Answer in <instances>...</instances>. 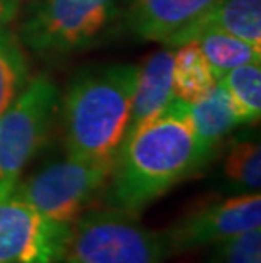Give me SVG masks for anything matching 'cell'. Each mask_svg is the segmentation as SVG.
<instances>
[{"mask_svg": "<svg viewBox=\"0 0 261 263\" xmlns=\"http://www.w3.org/2000/svg\"><path fill=\"white\" fill-rule=\"evenodd\" d=\"M122 0H34L17 37L43 57L78 51L101 37L117 17Z\"/></svg>", "mask_w": 261, "mask_h": 263, "instance_id": "277c9868", "label": "cell"}, {"mask_svg": "<svg viewBox=\"0 0 261 263\" xmlns=\"http://www.w3.org/2000/svg\"><path fill=\"white\" fill-rule=\"evenodd\" d=\"M173 99V49L166 46L154 51L139 66L127 134L159 114Z\"/></svg>", "mask_w": 261, "mask_h": 263, "instance_id": "30bf717a", "label": "cell"}, {"mask_svg": "<svg viewBox=\"0 0 261 263\" xmlns=\"http://www.w3.org/2000/svg\"><path fill=\"white\" fill-rule=\"evenodd\" d=\"M224 175L232 187L246 192H258L261 185V149L253 139L232 143L224 160Z\"/></svg>", "mask_w": 261, "mask_h": 263, "instance_id": "e0dca14e", "label": "cell"}, {"mask_svg": "<svg viewBox=\"0 0 261 263\" xmlns=\"http://www.w3.org/2000/svg\"><path fill=\"white\" fill-rule=\"evenodd\" d=\"M226 88L241 124H253L261 116V68L248 63L226 71L219 80Z\"/></svg>", "mask_w": 261, "mask_h": 263, "instance_id": "9a60e30c", "label": "cell"}, {"mask_svg": "<svg viewBox=\"0 0 261 263\" xmlns=\"http://www.w3.org/2000/svg\"><path fill=\"white\" fill-rule=\"evenodd\" d=\"M205 29L224 31L261 49V0H222L188 32L185 43L195 41Z\"/></svg>", "mask_w": 261, "mask_h": 263, "instance_id": "7c38bea8", "label": "cell"}, {"mask_svg": "<svg viewBox=\"0 0 261 263\" xmlns=\"http://www.w3.org/2000/svg\"><path fill=\"white\" fill-rule=\"evenodd\" d=\"M214 263H261V231L249 229L215 243Z\"/></svg>", "mask_w": 261, "mask_h": 263, "instance_id": "ac0fdd59", "label": "cell"}, {"mask_svg": "<svg viewBox=\"0 0 261 263\" xmlns=\"http://www.w3.org/2000/svg\"><path fill=\"white\" fill-rule=\"evenodd\" d=\"M215 78H219L236 66L259 63L261 49L241 41L236 36L219 29H205L195 37Z\"/></svg>", "mask_w": 261, "mask_h": 263, "instance_id": "5bb4252c", "label": "cell"}, {"mask_svg": "<svg viewBox=\"0 0 261 263\" xmlns=\"http://www.w3.org/2000/svg\"><path fill=\"white\" fill-rule=\"evenodd\" d=\"M110 172L109 166L68 156L19 180L14 194L48 221L71 226L105 190Z\"/></svg>", "mask_w": 261, "mask_h": 263, "instance_id": "8992f818", "label": "cell"}, {"mask_svg": "<svg viewBox=\"0 0 261 263\" xmlns=\"http://www.w3.org/2000/svg\"><path fill=\"white\" fill-rule=\"evenodd\" d=\"M71 226L48 221L19 195H0V263H59Z\"/></svg>", "mask_w": 261, "mask_h": 263, "instance_id": "52a82bcc", "label": "cell"}, {"mask_svg": "<svg viewBox=\"0 0 261 263\" xmlns=\"http://www.w3.org/2000/svg\"><path fill=\"white\" fill-rule=\"evenodd\" d=\"M170 255L165 231L148 229L137 216L107 207L87 211L71 224L65 258L71 263H161Z\"/></svg>", "mask_w": 261, "mask_h": 263, "instance_id": "3957f363", "label": "cell"}, {"mask_svg": "<svg viewBox=\"0 0 261 263\" xmlns=\"http://www.w3.org/2000/svg\"><path fill=\"white\" fill-rule=\"evenodd\" d=\"M68 263H71V261H68Z\"/></svg>", "mask_w": 261, "mask_h": 263, "instance_id": "44dd1931", "label": "cell"}, {"mask_svg": "<svg viewBox=\"0 0 261 263\" xmlns=\"http://www.w3.org/2000/svg\"><path fill=\"white\" fill-rule=\"evenodd\" d=\"M173 53V93L183 102L193 104L217 85L212 68L197 41L180 44Z\"/></svg>", "mask_w": 261, "mask_h": 263, "instance_id": "4fadbf2b", "label": "cell"}, {"mask_svg": "<svg viewBox=\"0 0 261 263\" xmlns=\"http://www.w3.org/2000/svg\"><path fill=\"white\" fill-rule=\"evenodd\" d=\"M139 66L107 65L76 77L61 100L66 153L112 168L127 134Z\"/></svg>", "mask_w": 261, "mask_h": 263, "instance_id": "7a4b0ae2", "label": "cell"}, {"mask_svg": "<svg viewBox=\"0 0 261 263\" xmlns=\"http://www.w3.org/2000/svg\"><path fill=\"white\" fill-rule=\"evenodd\" d=\"M222 0H131L127 26L137 37L180 46L187 36Z\"/></svg>", "mask_w": 261, "mask_h": 263, "instance_id": "9c48e42d", "label": "cell"}, {"mask_svg": "<svg viewBox=\"0 0 261 263\" xmlns=\"http://www.w3.org/2000/svg\"><path fill=\"white\" fill-rule=\"evenodd\" d=\"M22 0H0V32L9 29V26L19 15Z\"/></svg>", "mask_w": 261, "mask_h": 263, "instance_id": "d6986e66", "label": "cell"}, {"mask_svg": "<svg viewBox=\"0 0 261 263\" xmlns=\"http://www.w3.org/2000/svg\"><path fill=\"white\" fill-rule=\"evenodd\" d=\"M58 104L56 83L41 73L0 116V195L14 192L24 168L46 144Z\"/></svg>", "mask_w": 261, "mask_h": 263, "instance_id": "5b68a950", "label": "cell"}, {"mask_svg": "<svg viewBox=\"0 0 261 263\" xmlns=\"http://www.w3.org/2000/svg\"><path fill=\"white\" fill-rule=\"evenodd\" d=\"M188 107H190L197 144L200 148L205 163L209 165L227 134L234 131L241 124V121L226 88L219 82L207 95H204L197 102L188 104Z\"/></svg>", "mask_w": 261, "mask_h": 263, "instance_id": "8fae6325", "label": "cell"}, {"mask_svg": "<svg viewBox=\"0 0 261 263\" xmlns=\"http://www.w3.org/2000/svg\"><path fill=\"white\" fill-rule=\"evenodd\" d=\"M29 82V61L15 32H0V116Z\"/></svg>", "mask_w": 261, "mask_h": 263, "instance_id": "2e32d148", "label": "cell"}, {"mask_svg": "<svg viewBox=\"0 0 261 263\" xmlns=\"http://www.w3.org/2000/svg\"><path fill=\"white\" fill-rule=\"evenodd\" d=\"M29 2H34V0H29Z\"/></svg>", "mask_w": 261, "mask_h": 263, "instance_id": "ffe728a7", "label": "cell"}, {"mask_svg": "<svg viewBox=\"0 0 261 263\" xmlns=\"http://www.w3.org/2000/svg\"><path fill=\"white\" fill-rule=\"evenodd\" d=\"M261 226V195L258 192L198 205L165 231L171 255L209 246Z\"/></svg>", "mask_w": 261, "mask_h": 263, "instance_id": "ba28073f", "label": "cell"}, {"mask_svg": "<svg viewBox=\"0 0 261 263\" xmlns=\"http://www.w3.org/2000/svg\"><path fill=\"white\" fill-rule=\"evenodd\" d=\"M205 166L190 107L175 97L159 114L124 138L104 190L105 202L137 216Z\"/></svg>", "mask_w": 261, "mask_h": 263, "instance_id": "6da1fadb", "label": "cell"}]
</instances>
